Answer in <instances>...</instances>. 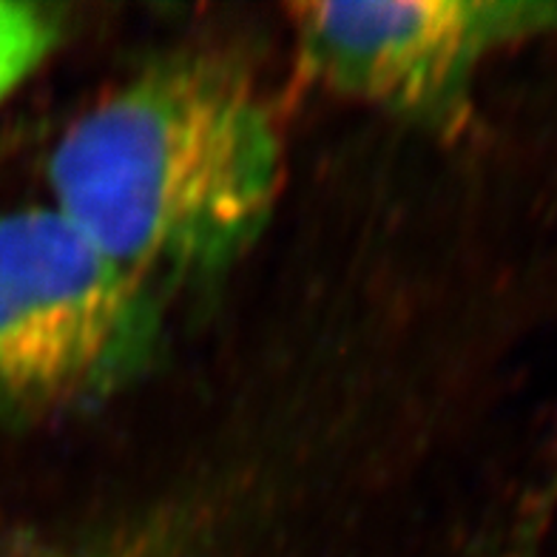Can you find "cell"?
Segmentation results:
<instances>
[{"mask_svg": "<svg viewBox=\"0 0 557 557\" xmlns=\"http://www.w3.org/2000/svg\"><path fill=\"white\" fill-rule=\"evenodd\" d=\"M52 208L154 287L216 276L257 243L282 139L243 69L157 60L69 125L46 165Z\"/></svg>", "mask_w": 557, "mask_h": 557, "instance_id": "obj_1", "label": "cell"}, {"mask_svg": "<svg viewBox=\"0 0 557 557\" xmlns=\"http://www.w3.org/2000/svg\"><path fill=\"white\" fill-rule=\"evenodd\" d=\"M157 342L154 287L58 208L0 213V421L106 398Z\"/></svg>", "mask_w": 557, "mask_h": 557, "instance_id": "obj_2", "label": "cell"}, {"mask_svg": "<svg viewBox=\"0 0 557 557\" xmlns=\"http://www.w3.org/2000/svg\"><path fill=\"white\" fill-rule=\"evenodd\" d=\"M557 504L555 490H537L529 506L518 515L512 527L500 532L478 557H541L543 532L549 523V512Z\"/></svg>", "mask_w": 557, "mask_h": 557, "instance_id": "obj_5", "label": "cell"}, {"mask_svg": "<svg viewBox=\"0 0 557 557\" xmlns=\"http://www.w3.org/2000/svg\"><path fill=\"white\" fill-rule=\"evenodd\" d=\"M287 15L310 83L438 134L467 125L495 54L557 35V3L543 0H305Z\"/></svg>", "mask_w": 557, "mask_h": 557, "instance_id": "obj_3", "label": "cell"}, {"mask_svg": "<svg viewBox=\"0 0 557 557\" xmlns=\"http://www.w3.org/2000/svg\"><path fill=\"white\" fill-rule=\"evenodd\" d=\"M60 32L63 21L58 9L0 0V106L44 66Z\"/></svg>", "mask_w": 557, "mask_h": 557, "instance_id": "obj_4", "label": "cell"}]
</instances>
